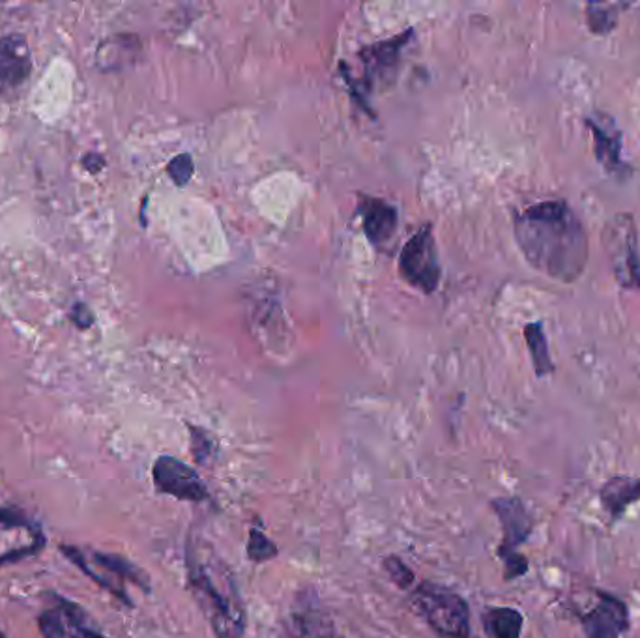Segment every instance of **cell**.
I'll list each match as a JSON object with an SVG mask.
<instances>
[{"mask_svg":"<svg viewBox=\"0 0 640 638\" xmlns=\"http://www.w3.org/2000/svg\"><path fill=\"white\" fill-rule=\"evenodd\" d=\"M599 498L607 514L611 515L612 519H620L628 506L640 500V479L628 476L612 477L599 490Z\"/></svg>","mask_w":640,"mask_h":638,"instance_id":"cell-14","label":"cell"},{"mask_svg":"<svg viewBox=\"0 0 640 638\" xmlns=\"http://www.w3.org/2000/svg\"><path fill=\"white\" fill-rule=\"evenodd\" d=\"M399 274L408 285L421 293L431 294L437 291L440 281V264H438L437 245L433 239L431 225L427 223L408 240L399 257Z\"/></svg>","mask_w":640,"mask_h":638,"instance_id":"cell-7","label":"cell"},{"mask_svg":"<svg viewBox=\"0 0 640 638\" xmlns=\"http://www.w3.org/2000/svg\"><path fill=\"white\" fill-rule=\"evenodd\" d=\"M515 240L527 263L560 283L581 280L588 263V234L571 204L544 201L515 217Z\"/></svg>","mask_w":640,"mask_h":638,"instance_id":"cell-1","label":"cell"},{"mask_svg":"<svg viewBox=\"0 0 640 638\" xmlns=\"http://www.w3.org/2000/svg\"><path fill=\"white\" fill-rule=\"evenodd\" d=\"M190 433H192V452L195 455V460L201 465H206L216 449L214 438L195 425H190Z\"/></svg>","mask_w":640,"mask_h":638,"instance_id":"cell-23","label":"cell"},{"mask_svg":"<svg viewBox=\"0 0 640 638\" xmlns=\"http://www.w3.org/2000/svg\"><path fill=\"white\" fill-rule=\"evenodd\" d=\"M525 340H527L528 351H530V356H532L536 375H551L552 371H555V365H552L551 354H549V345H547L544 326L539 323L528 324L527 328H525Z\"/></svg>","mask_w":640,"mask_h":638,"instance_id":"cell-19","label":"cell"},{"mask_svg":"<svg viewBox=\"0 0 640 638\" xmlns=\"http://www.w3.org/2000/svg\"><path fill=\"white\" fill-rule=\"evenodd\" d=\"M138 48V40L133 37H113L108 42H103L98 49V64H100L102 70H116L126 60L122 57V53L132 57L133 49Z\"/></svg>","mask_w":640,"mask_h":638,"instance_id":"cell-20","label":"cell"},{"mask_svg":"<svg viewBox=\"0 0 640 638\" xmlns=\"http://www.w3.org/2000/svg\"><path fill=\"white\" fill-rule=\"evenodd\" d=\"M187 585L216 638H244L246 607L233 571L204 539L186 544Z\"/></svg>","mask_w":640,"mask_h":638,"instance_id":"cell-2","label":"cell"},{"mask_svg":"<svg viewBox=\"0 0 640 638\" xmlns=\"http://www.w3.org/2000/svg\"><path fill=\"white\" fill-rule=\"evenodd\" d=\"M408 38H413V29L403 32L399 37L386 40V42L373 43L359 51V59L364 62L365 70H367V89H372L373 79L392 78L395 73V68L399 64L402 59V51L407 45Z\"/></svg>","mask_w":640,"mask_h":638,"instance_id":"cell-11","label":"cell"},{"mask_svg":"<svg viewBox=\"0 0 640 638\" xmlns=\"http://www.w3.org/2000/svg\"><path fill=\"white\" fill-rule=\"evenodd\" d=\"M603 244L614 280L623 288H640V250L633 217L614 215L605 225Z\"/></svg>","mask_w":640,"mask_h":638,"instance_id":"cell-5","label":"cell"},{"mask_svg":"<svg viewBox=\"0 0 640 638\" xmlns=\"http://www.w3.org/2000/svg\"><path fill=\"white\" fill-rule=\"evenodd\" d=\"M620 8L622 4H588L587 23L593 34H609L617 27Z\"/></svg>","mask_w":640,"mask_h":638,"instance_id":"cell-21","label":"cell"},{"mask_svg":"<svg viewBox=\"0 0 640 638\" xmlns=\"http://www.w3.org/2000/svg\"><path fill=\"white\" fill-rule=\"evenodd\" d=\"M587 638H622L629 629L628 605L607 591H596V605L581 618Z\"/></svg>","mask_w":640,"mask_h":638,"instance_id":"cell-9","label":"cell"},{"mask_svg":"<svg viewBox=\"0 0 640 638\" xmlns=\"http://www.w3.org/2000/svg\"><path fill=\"white\" fill-rule=\"evenodd\" d=\"M491 507L504 531L502 544L498 547V556L504 561V579H519L528 573V560L517 549L532 534V517L519 498H495Z\"/></svg>","mask_w":640,"mask_h":638,"instance_id":"cell-4","label":"cell"},{"mask_svg":"<svg viewBox=\"0 0 640 638\" xmlns=\"http://www.w3.org/2000/svg\"><path fill=\"white\" fill-rule=\"evenodd\" d=\"M0 638H7L4 637V632L0 631Z\"/></svg>","mask_w":640,"mask_h":638,"instance_id":"cell-29","label":"cell"},{"mask_svg":"<svg viewBox=\"0 0 640 638\" xmlns=\"http://www.w3.org/2000/svg\"><path fill=\"white\" fill-rule=\"evenodd\" d=\"M588 130L592 132L596 143V160L607 173L626 174V162L622 160V132L617 122L603 113H593L587 119Z\"/></svg>","mask_w":640,"mask_h":638,"instance_id":"cell-10","label":"cell"},{"mask_svg":"<svg viewBox=\"0 0 640 638\" xmlns=\"http://www.w3.org/2000/svg\"><path fill=\"white\" fill-rule=\"evenodd\" d=\"M48 539L42 526L18 507H0V567L37 556Z\"/></svg>","mask_w":640,"mask_h":638,"instance_id":"cell-6","label":"cell"},{"mask_svg":"<svg viewBox=\"0 0 640 638\" xmlns=\"http://www.w3.org/2000/svg\"><path fill=\"white\" fill-rule=\"evenodd\" d=\"M167 173L176 185H186L193 176V160L190 154H180L171 160Z\"/></svg>","mask_w":640,"mask_h":638,"instance_id":"cell-26","label":"cell"},{"mask_svg":"<svg viewBox=\"0 0 640 638\" xmlns=\"http://www.w3.org/2000/svg\"><path fill=\"white\" fill-rule=\"evenodd\" d=\"M522 626L525 618L511 607H497L484 615V629L491 638H521Z\"/></svg>","mask_w":640,"mask_h":638,"instance_id":"cell-18","label":"cell"},{"mask_svg":"<svg viewBox=\"0 0 640 638\" xmlns=\"http://www.w3.org/2000/svg\"><path fill=\"white\" fill-rule=\"evenodd\" d=\"M30 70L32 62L27 40L19 34L0 38V89H12L24 83Z\"/></svg>","mask_w":640,"mask_h":638,"instance_id":"cell-12","label":"cell"},{"mask_svg":"<svg viewBox=\"0 0 640 638\" xmlns=\"http://www.w3.org/2000/svg\"><path fill=\"white\" fill-rule=\"evenodd\" d=\"M358 212L364 217V231L372 244H384L394 236L397 229V212L392 204L383 199L362 195Z\"/></svg>","mask_w":640,"mask_h":638,"instance_id":"cell-13","label":"cell"},{"mask_svg":"<svg viewBox=\"0 0 640 638\" xmlns=\"http://www.w3.org/2000/svg\"><path fill=\"white\" fill-rule=\"evenodd\" d=\"M92 561L94 566L102 567L103 571L111 575L113 579L124 583L130 580L133 585L139 586L143 591H150L149 575L135 566L132 561L122 558L119 555H108V553H92Z\"/></svg>","mask_w":640,"mask_h":638,"instance_id":"cell-17","label":"cell"},{"mask_svg":"<svg viewBox=\"0 0 640 638\" xmlns=\"http://www.w3.org/2000/svg\"><path fill=\"white\" fill-rule=\"evenodd\" d=\"M83 165L89 173L96 174L105 168V160H103V155L98 154V152H89V154L83 155Z\"/></svg>","mask_w":640,"mask_h":638,"instance_id":"cell-28","label":"cell"},{"mask_svg":"<svg viewBox=\"0 0 640 638\" xmlns=\"http://www.w3.org/2000/svg\"><path fill=\"white\" fill-rule=\"evenodd\" d=\"M276 556V544L270 541L263 530L252 528L250 530V541H247V558L252 561H257V564H263V561L272 560Z\"/></svg>","mask_w":640,"mask_h":638,"instance_id":"cell-22","label":"cell"},{"mask_svg":"<svg viewBox=\"0 0 640 638\" xmlns=\"http://www.w3.org/2000/svg\"><path fill=\"white\" fill-rule=\"evenodd\" d=\"M152 477H154L156 489L163 495L173 496L179 500L197 502V504L210 498L209 487L197 472L173 455L158 457L152 466Z\"/></svg>","mask_w":640,"mask_h":638,"instance_id":"cell-8","label":"cell"},{"mask_svg":"<svg viewBox=\"0 0 640 638\" xmlns=\"http://www.w3.org/2000/svg\"><path fill=\"white\" fill-rule=\"evenodd\" d=\"M72 318L73 323L78 324L79 328H90L92 323H94V316H92L89 307L84 304L73 305Z\"/></svg>","mask_w":640,"mask_h":638,"instance_id":"cell-27","label":"cell"},{"mask_svg":"<svg viewBox=\"0 0 640 638\" xmlns=\"http://www.w3.org/2000/svg\"><path fill=\"white\" fill-rule=\"evenodd\" d=\"M62 618H64V616H62L59 609L43 610L40 618H38V626H40L43 638L68 637Z\"/></svg>","mask_w":640,"mask_h":638,"instance_id":"cell-24","label":"cell"},{"mask_svg":"<svg viewBox=\"0 0 640 638\" xmlns=\"http://www.w3.org/2000/svg\"><path fill=\"white\" fill-rule=\"evenodd\" d=\"M384 569L389 575V579L402 590H408L414 583V573L410 567L405 566V561L399 560L397 556H389L384 560Z\"/></svg>","mask_w":640,"mask_h":638,"instance_id":"cell-25","label":"cell"},{"mask_svg":"<svg viewBox=\"0 0 640 638\" xmlns=\"http://www.w3.org/2000/svg\"><path fill=\"white\" fill-rule=\"evenodd\" d=\"M410 605L438 637H470V610L459 594L435 583H421L410 591Z\"/></svg>","mask_w":640,"mask_h":638,"instance_id":"cell-3","label":"cell"},{"mask_svg":"<svg viewBox=\"0 0 640 638\" xmlns=\"http://www.w3.org/2000/svg\"><path fill=\"white\" fill-rule=\"evenodd\" d=\"M291 635L293 638H342L332 618L317 609H302L294 612Z\"/></svg>","mask_w":640,"mask_h":638,"instance_id":"cell-15","label":"cell"},{"mask_svg":"<svg viewBox=\"0 0 640 638\" xmlns=\"http://www.w3.org/2000/svg\"><path fill=\"white\" fill-rule=\"evenodd\" d=\"M60 553L67 556L73 566L79 567V571H83L92 583H96L100 588L108 590L109 594H113L120 601L126 602L128 607H133V601L130 599V596H128L124 585H122L120 580L113 579L108 573H103V575L102 573H98L94 567L90 566L83 550H79L78 547H72V545H62Z\"/></svg>","mask_w":640,"mask_h":638,"instance_id":"cell-16","label":"cell"}]
</instances>
